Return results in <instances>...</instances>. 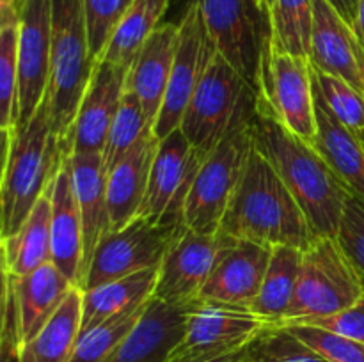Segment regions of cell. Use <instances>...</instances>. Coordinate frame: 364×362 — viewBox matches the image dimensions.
<instances>
[{
    "instance_id": "60d3db41",
    "label": "cell",
    "mask_w": 364,
    "mask_h": 362,
    "mask_svg": "<svg viewBox=\"0 0 364 362\" xmlns=\"http://www.w3.org/2000/svg\"><path fill=\"white\" fill-rule=\"evenodd\" d=\"M306 323L326 327V329L343 334V336L352 337V339L364 344V297L358 302V304H354L350 309L340 312V314ZM291 325H294V323H291Z\"/></svg>"
},
{
    "instance_id": "b9f144b4",
    "label": "cell",
    "mask_w": 364,
    "mask_h": 362,
    "mask_svg": "<svg viewBox=\"0 0 364 362\" xmlns=\"http://www.w3.org/2000/svg\"><path fill=\"white\" fill-rule=\"evenodd\" d=\"M327 2L341 14V18H343L348 25L354 27L355 18H358L359 0H327Z\"/></svg>"
},
{
    "instance_id": "f546056e",
    "label": "cell",
    "mask_w": 364,
    "mask_h": 362,
    "mask_svg": "<svg viewBox=\"0 0 364 362\" xmlns=\"http://www.w3.org/2000/svg\"><path fill=\"white\" fill-rule=\"evenodd\" d=\"M167 7L169 0H132L100 60L130 66L141 46L162 25Z\"/></svg>"
},
{
    "instance_id": "f6af8a7d",
    "label": "cell",
    "mask_w": 364,
    "mask_h": 362,
    "mask_svg": "<svg viewBox=\"0 0 364 362\" xmlns=\"http://www.w3.org/2000/svg\"><path fill=\"white\" fill-rule=\"evenodd\" d=\"M263 2V6H265V9L269 11V13H272V7H274V4H276V0H262Z\"/></svg>"
},
{
    "instance_id": "2e32d148",
    "label": "cell",
    "mask_w": 364,
    "mask_h": 362,
    "mask_svg": "<svg viewBox=\"0 0 364 362\" xmlns=\"http://www.w3.org/2000/svg\"><path fill=\"white\" fill-rule=\"evenodd\" d=\"M128 70L130 66H121L107 60L96 62L71 128V155H103L110 126L116 119L121 99L127 91Z\"/></svg>"
},
{
    "instance_id": "7402d4cb",
    "label": "cell",
    "mask_w": 364,
    "mask_h": 362,
    "mask_svg": "<svg viewBox=\"0 0 364 362\" xmlns=\"http://www.w3.org/2000/svg\"><path fill=\"white\" fill-rule=\"evenodd\" d=\"M68 165L73 176L75 194L84 229V275L100 240L110 231L109 201H107V167L102 153L71 155Z\"/></svg>"
},
{
    "instance_id": "ffe728a7",
    "label": "cell",
    "mask_w": 364,
    "mask_h": 362,
    "mask_svg": "<svg viewBox=\"0 0 364 362\" xmlns=\"http://www.w3.org/2000/svg\"><path fill=\"white\" fill-rule=\"evenodd\" d=\"M52 195V263L75 284L84 280V229L73 176L64 160L50 183Z\"/></svg>"
},
{
    "instance_id": "7a4b0ae2",
    "label": "cell",
    "mask_w": 364,
    "mask_h": 362,
    "mask_svg": "<svg viewBox=\"0 0 364 362\" xmlns=\"http://www.w3.org/2000/svg\"><path fill=\"white\" fill-rule=\"evenodd\" d=\"M219 231L240 240L270 247L290 245L302 251L316 238L284 181L256 148H252Z\"/></svg>"
},
{
    "instance_id": "d6986e66",
    "label": "cell",
    "mask_w": 364,
    "mask_h": 362,
    "mask_svg": "<svg viewBox=\"0 0 364 362\" xmlns=\"http://www.w3.org/2000/svg\"><path fill=\"white\" fill-rule=\"evenodd\" d=\"M194 304H166L153 297L137 325L124 337L109 362H166L183 337Z\"/></svg>"
},
{
    "instance_id": "44dd1931",
    "label": "cell",
    "mask_w": 364,
    "mask_h": 362,
    "mask_svg": "<svg viewBox=\"0 0 364 362\" xmlns=\"http://www.w3.org/2000/svg\"><path fill=\"white\" fill-rule=\"evenodd\" d=\"M178 31L180 27L174 23L160 25L141 46L128 70L127 91L137 96L153 123H156L169 87L178 46Z\"/></svg>"
},
{
    "instance_id": "8fae6325",
    "label": "cell",
    "mask_w": 364,
    "mask_h": 362,
    "mask_svg": "<svg viewBox=\"0 0 364 362\" xmlns=\"http://www.w3.org/2000/svg\"><path fill=\"white\" fill-rule=\"evenodd\" d=\"M259 98L297 137H316L315 91L309 60L279 50L270 41L262 64Z\"/></svg>"
},
{
    "instance_id": "7bdbcfd3",
    "label": "cell",
    "mask_w": 364,
    "mask_h": 362,
    "mask_svg": "<svg viewBox=\"0 0 364 362\" xmlns=\"http://www.w3.org/2000/svg\"><path fill=\"white\" fill-rule=\"evenodd\" d=\"M208 362H247V346L242 348V350L233 351V353L223 355L219 358H213V361Z\"/></svg>"
},
{
    "instance_id": "277c9868",
    "label": "cell",
    "mask_w": 364,
    "mask_h": 362,
    "mask_svg": "<svg viewBox=\"0 0 364 362\" xmlns=\"http://www.w3.org/2000/svg\"><path fill=\"white\" fill-rule=\"evenodd\" d=\"M98 60L89 46L84 0H52L50 80L43 102L63 158H70V135Z\"/></svg>"
},
{
    "instance_id": "30bf717a",
    "label": "cell",
    "mask_w": 364,
    "mask_h": 362,
    "mask_svg": "<svg viewBox=\"0 0 364 362\" xmlns=\"http://www.w3.org/2000/svg\"><path fill=\"white\" fill-rule=\"evenodd\" d=\"M270 327L249 307L198 300L187 329L166 362H208L247 346Z\"/></svg>"
},
{
    "instance_id": "836d02e7",
    "label": "cell",
    "mask_w": 364,
    "mask_h": 362,
    "mask_svg": "<svg viewBox=\"0 0 364 362\" xmlns=\"http://www.w3.org/2000/svg\"><path fill=\"white\" fill-rule=\"evenodd\" d=\"M146 305L137 311L114 316L109 322L80 334L70 362H109L117 346L123 343L124 337L134 330L141 316L144 314Z\"/></svg>"
},
{
    "instance_id": "ba28073f",
    "label": "cell",
    "mask_w": 364,
    "mask_h": 362,
    "mask_svg": "<svg viewBox=\"0 0 364 362\" xmlns=\"http://www.w3.org/2000/svg\"><path fill=\"white\" fill-rule=\"evenodd\" d=\"M217 52L259 94L262 64L272 41V20L262 0H199Z\"/></svg>"
},
{
    "instance_id": "e0dca14e",
    "label": "cell",
    "mask_w": 364,
    "mask_h": 362,
    "mask_svg": "<svg viewBox=\"0 0 364 362\" xmlns=\"http://www.w3.org/2000/svg\"><path fill=\"white\" fill-rule=\"evenodd\" d=\"M309 66L364 92V46L354 27L327 0H315Z\"/></svg>"
},
{
    "instance_id": "ac0fdd59",
    "label": "cell",
    "mask_w": 364,
    "mask_h": 362,
    "mask_svg": "<svg viewBox=\"0 0 364 362\" xmlns=\"http://www.w3.org/2000/svg\"><path fill=\"white\" fill-rule=\"evenodd\" d=\"M270 256V245L233 238L230 248L203 287L199 300L251 309L262 290Z\"/></svg>"
},
{
    "instance_id": "d4e9b609",
    "label": "cell",
    "mask_w": 364,
    "mask_h": 362,
    "mask_svg": "<svg viewBox=\"0 0 364 362\" xmlns=\"http://www.w3.org/2000/svg\"><path fill=\"white\" fill-rule=\"evenodd\" d=\"M316 137L313 146L343 180L352 195L364 201V148L358 133L348 130L315 94Z\"/></svg>"
},
{
    "instance_id": "bcb514c9",
    "label": "cell",
    "mask_w": 364,
    "mask_h": 362,
    "mask_svg": "<svg viewBox=\"0 0 364 362\" xmlns=\"http://www.w3.org/2000/svg\"><path fill=\"white\" fill-rule=\"evenodd\" d=\"M21 4H23V0H13V6H14V7H16V9H18V11H20Z\"/></svg>"
},
{
    "instance_id": "9a60e30c",
    "label": "cell",
    "mask_w": 364,
    "mask_h": 362,
    "mask_svg": "<svg viewBox=\"0 0 364 362\" xmlns=\"http://www.w3.org/2000/svg\"><path fill=\"white\" fill-rule=\"evenodd\" d=\"M52 55V0H23L18 41V126L32 119L45 99Z\"/></svg>"
},
{
    "instance_id": "9c48e42d",
    "label": "cell",
    "mask_w": 364,
    "mask_h": 362,
    "mask_svg": "<svg viewBox=\"0 0 364 362\" xmlns=\"http://www.w3.org/2000/svg\"><path fill=\"white\" fill-rule=\"evenodd\" d=\"M183 227L164 226L137 215L123 227L107 231L89 261L80 290H92L160 266Z\"/></svg>"
},
{
    "instance_id": "5bb4252c",
    "label": "cell",
    "mask_w": 364,
    "mask_h": 362,
    "mask_svg": "<svg viewBox=\"0 0 364 362\" xmlns=\"http://www.w3.org/2000/svg\"><path fill=\"white\" fill-rule=\"evenodd\" d=\"M231 241L233 236L223 231L203 234L183 227L159 266V280L153 297L174 305L198 302Z\"/></svg>"
},
{
    "instance_id": "1f68e13d",
    "label": "cell",
    "mask_w": 364,
    "mask_h": 362,
    "mask_svg": "<svg viewBox=\"0 0 364 362\" xmlns=\"http://www.w3.org/2000/svg\"><path fill=\"white\" fill-rule=\"evenodd\" d=\"M155 133V123L142 103L132 91H124L119 110L116 114L112 126H110L107 146L103 149L107 172L127 155L128 151L141 144L142 141Z\"/></svg>"
},
{
    "instance_id": "484cf974",
    "label": "cell",
    "mask_w": 364,
    "mask_h": 362,
    "mask_svg": "<svg viewBox=\"0 0 364 362\" xmlns=\"http://www.w3.org/2000/svg\"><path fill=\"white\" fill-rule=\"evenodd\" d=\"M159 266L82 291V332L109 322L114 316L141 309L155 295Z\"/></svg>"
},
{
    "instance_id": "d590c367",
    "label": "cell",
    "mask_w": 364,
    "mask_h": 362,
    "mask_svg": "<svg viewBox=\"0 0 364 362\" xmlns=\"http://www.w3.org/2000/svg\"><path fill=\"white\" fill-rule=\"evenodd\" d=\"M247 362H329L284 327H267L247 344Z\"/></svg>"
},
{
    "instance_id": "e575fe53",
    "label": "cell",
    "mask_w": 364,
    "mask_h": 362,
    "mask_svg": "<svg viewBox=\"0 0 364 362\" xmlns=\"http://www.w3.org/2000/svg\"><path fill=\"white\" fill-rule=\"evenodd\" d=\"M313 91L354 133L364 130V92L348 82L311 67Z\"/></svg>"
},
{
    "instance_id": "3957f363",
    "label": "cell",
    "mask_w": 364,
    "mask_h": 362,
    "mask_svg": "<svg viewBox=\"0 0 364 362\" xmlns=\"http://www.w3.org/2000/svg\"><path fill=\"white\" fill-rule=\"evenodd\" d=\"M4 167L0 209L2 238L13 236L48 190L63 167L57 138L50 126L48 106L43 102L25 126L2 130Z\"/></svg>"
},
{
    "instance_id": "6da1fadb",
    "label": "cell",
    "mask_w": 364,
    "mask_h": 362,
    "mask_svg": "<svg viewBox=\"0 0 364 362\" xmlns=\"http://www.w3.org/2000/svg\"><path fill=\"white\" fill-rule=\"evenodd\" d=\"M255 148L269 160L304 212L315 236H338L352 192L311 142L291 133L258 98Z\"/></svg>"
},
{
    "instance_id": "8d00e7d4",
    "label": "cell",
    "mask_w": 364,
    "mask_h": 362,
    "mask_svg": "<svg viewBox=\"0 0 364 362\" xmlns=\"http://www.w3.org/2000/svg\"><path fill=\"white\" fill-rule=\"evenodd\" d=\"M283 327L329 362H364V344L352 337L311 323Z\"/></svg>"
},
{
    "instance_id": "d6a6232c",
    "label": "cell",
    "mask_w": 364,
    "mask_h": 362,
    "mask_svg": "<svg viewBox=\"0 0 364 362\" xmlns=\"http://www.w3.org/2000/svg\"><path fill=\"white\" fill-rule=\"evenodd\" d=\"M315 0H276L270 13L272 45L309 59Z\"/></svg>"
},
{
    "instance_id": "7dc6e473",
    "label": "cell",
    "mask_w": 364,
    "mask_h": 362,
    "mask_svg": "<svg viewBox=\"0 0 364 362\" xmlns=\"http://www.w3.org/2000/svg\"><path fill=\"white\" fill-rule=\"evenodd\" d=\"M358 137H359V141H361V144H363V148H364V130L358 131Z\"/></svg>"
},
{
    "instance_id": "c3c4849f",
    "label": "cell",
    "mask_w": 364,
    "mask_h": 362,
    "mask_svg": "<svg viewBox=\"0 0 364 362\" xmlns=\"http://www.w3.org/2000/svg\"><path fill=\"white\" fill-rule=\"evenodd\" d=\"M13 6V0H0V6Z\"/></svg>"
},
{
    "instance_id": "4fadbf2b",
    "label": "cell",
    "mask_w": 364,
    "mask_h": 362,
    "mask_svg": "<svg viewBox=\"0 0 364 362\" xmlns=\"http://www.w3.org/2000/svg\"><path fill=\"white\" fill-rule=\"evenodd\" d=\"M178 46L173 62L169 87L155 123V135L162 141L178 130L183 114L191 103L196 87L206 67L215 57L217 48L206 28L199 0H192L178 23Z\"/></svg>"
},
{
    "instance_id": "4dcf8cb0",
    "label": "cell",
    "mask_w": 364,
    "mask_h": 362,
    "mask_svg": "<svg viewBox=\"0 0 364 362\" xmlns=\"http://www.w3.org/2000/svg\"><path fill=\"white\" fill-rule=\"evenodd\" d=\"M18 41L20 11L0 6V128L18 126Z\"/></svg>"
},
{
    "instance_id": "8992f818",
    "label": "cell",
    "mask_w": 364,
    "mask_h": 362,
    "mask_svg": "<svg viewBox=\"0 0 364 362\" xmlns=\"http://www.w3.org/2000/svg\"><path fill=\"white\" fill-rule=\"evenodd\" d=\"M364 297V280L338 238L318 236L304 251L297 287L281 323H306L347 311Z\"/></svg>"
},
{
    "instance_id": "83f0119b",
    "label": "cell",
    "mask_w": 364,
    "mask_h": 362,
    "mask_svg": "<svg viewBox=\"0 0 364 362\" xmlns=\"http://www.w3.org/2000/svg\"><path fill=\"white\" fill-rule=\"evenodd\" d=\"M82 332V290L75 287L46 325L25 341L20 362H70Z\"/></svg>"
},
{
    "instance_id": "52a82bcc",
    "label": "cell",
    "mask_w": 364,
    "mask_h": 362,
    "mask_svg": "<svg viewBox=\"0 0 364 362\" xmlns=\"http://www.w3.org/2000/svg\"><path fill=\"white\" fill-rule=\"evenodd\" d=\"M252 121L238 124L203 162L185 204L183 224L203 234L219 233L231 197L255 148Z\"/></svg>"
},
{
    "instance_id": "5b68a950",
    "label": "cell",
    "mask_w": 364,
    "mask_h": 362,
    "mask_svg": "<svg viewBox=\"0 0 364 362\" xmlns=\"http://www.w3.org/2000/svg\"><path fill=\"white\" fill-rule=\"evenodd\" d=\"M259 94L219 52L206 67L180 130L198 151L210 155L231 130L252 119Z\"/></svg>"
},
{
    "instance_id": "f1b7e54d",
    "label": "cell",
    "mask_w": 364,
    "mask_h": 362,
    "mask_svg": "<svg viewBox=\"0 0 364 362\" xmlns=\"http://www.w3.org/2000/svg\"><path fill=\"white\" fill-rule=\"evenodd\" d=\"M302 259H304L302 248L290 247V245L272 247V256H270L262 290L255 304L251 305V311L270 327H279L287 318L295 287H297Z\"/></svg>"
},
{
    "instance_id": "f35d334b",
    "label": "cell",
    "mask_w": 364,
    "mask_h": 362,
    "mask_svg": "<svg viewBox=\"0 0 364 362\" xmlns=\"http://www.w3.org/2000/svg\"><path fill=\"white\" fill-rule=\"evenodd\" d=\"M338 241L364 280V201L350 195L341 216Z\"/></svg>"
},
{
    "instance_id": "74e56055",
    "label": "cell",
    "mask_w": 364,
    "mask_h": 362,
    "mask_svg": "<svg viewBox=\"0 0 364 362\" xmlns=\"http://www.w3.org/2000/svg\"><path fill=\"white\" fill-rule=\"evenodd\" d=\"M130 4L132 0H84L89 46L96 60L102 59L117 23Z\"/></svg>"
},
{
    "instance_id": "603a6c76",
    "label": "cell",
    "mask_w": 364,
    "mask_h": 362,
    "mask_svg": "<svg viewBox=\"0 0 364 362\" xmlns=\"http://www.w3.org/2000/svg\"><path fill=\"white\" fill-rule=\"evenodd\" d=\"M160 138L155 133L128 151L107 174L110 229L123 227L139 215L149 183L153 160L159 151Z\"/></svg>"
},
{
    "instance_id": "4316f807",
    "label": "cell",
    "mask_w": 364,
    "mask_h": 362,
    "mask_svg": "<svg viewBox=\"0 0 364 362\" xmlns=\"http://www.w3.org/2000/svg\"><path fill=\"white\" fill-rule=\"evenodd\" d=\"M4 272L25 275L52 261V195L50 187L36 202L23 226L2 238Z\"/></svg>"
},
{
    "instance_id": "7c38bea8",
    "label": "cell",
    "mask_w": 364,
    "mask_h": 362,
    "mask_svg": "<svg viewBox=\"0 0 364 362\" xmlns=\"http://www.w3.org/2000/svg\"><path fill=\"white\" fill-rule=\"evenodd\" d=\"M206 156L192 148L180 128L162 138L139 215L164 226H185L188 192Z\"/></svg>"
},
{
    "instance_id": "ab89813d",
    "label": "cell",
    "mask_w": 364,
    "mask_h": 362,
    "mask_svg": "<svg viewBox=\"0 0 364 362\" xmlns=\"http://www.w3.org/2000/svg\"><path fill=\"white\" fill-rule=\"evenodd\" d=\"M21 339L20 309L9 277L4 273L2 325H0V362H20Z\"/></svg>"
},
{
    "instance_id": "ee69618b",
    "label": "cell",
    "mask_w": 364,
    "mask_h": 362,
    "mask_svg": "<svg viewBox=\"0 0 364 362\" xmlns=\"http://www.w3.org/2000/svg\"><path fill=\"white\" fill-rule=\"evenodd\" d=\"M354 31H355V34L359 35V39H361V43H363V46H364V0H359L358 18H355Z\"/></svg>"
},
{
    "instance_id": "cb8c5ba5",
    "label": "cell",
    "mask_w": 364,
    "mask_h": 362,
    "mask_svg": "<svg viewBox=\"0 0 364 362\" xmlns=\"http://www.w3.org/2000/svg\"><path fill=\"white\" fill-rule=\"evenodd\" d=\"M6 275L16 295L23 343L31 341L46 325L68 295L77 287L52 261L25 275Z\"/></svg>"
}]
</instances>
